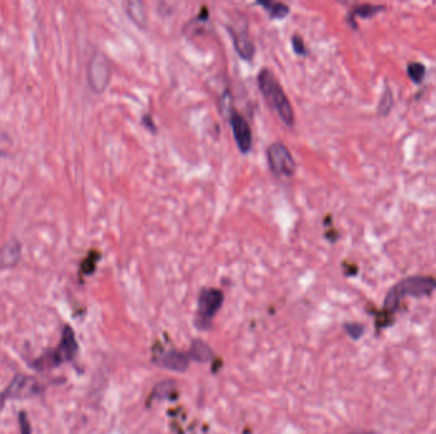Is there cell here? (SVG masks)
<instances>
[{
  "instance_id": "17",
  "label": "cell",
  "mask_w": 436,
  "mask_h": 434,
  "mask_svg": "<svg viewBox=\"0 0 436 434\" xmlns=\"http://www.w3.org/2000/svg\"><path fill=\"white\" fill-rule=\"evenodd\" d=\"M18 423L21 434H32L31 423L23 410L18 414Z\"/></svg>"
},
{
  "instance_id": "15",
  "label": "cell",
  "mask_w": 436,
  "mask_h": 434,
  "mask_svg": "<svg viewBox=\"0 0 436 434\" xmlns=\"http://www.w3.org/2000/svg\"><path fill=\"white\" fill-rule=\"evenodd\" d=\"M407 73H408V77L411 78L412 81L415 83H420V82H423L425 75H426V68H425L424 64H421V62H410L407 65Z\"/></svg>"
},
{
  "instance_id": "14",
  "label": "cell",
  "mask_w": 436,
  "mask_h": 434,
  "mask_svg": "<svg viewBox=\"0 0 436 434\" xmlns=\"http://www.w3.org/2000/svg\"><path fill=\"white\" fill-rule=\"evenodd\" d=\"M384 9L383 6H373V4H361V6H357L352 9V14L354 16H359L361 18H370L375 16L376 13L381 12Z\"/></svg>"
},
{
  "instance_id": "13",
  "label": "cell",
  "mask_w": 436,
  "mask_h": 434,
  "mask_svg": "<svg viewBox=\"0 0 436 434\" xmlns=\"http://www.w3.org/2000/svg\"><path fill=\"white\" fill-rule=\"evenodd\" d=\"M258 4H261L266 8V11L268 12L271 18L283 19L286 18L287 16L290 14V8L285 3L269 0V1H258Z\"/></svg>"
},
{
  "instance_id": "2",
  "label": "cell",
  "mask_w": 436,
  "mask_h": 434,
  "mask_svg": "<svg viewBox=\"0 0 436 434\" xmlns=\"http://www.w3.org/2000/svg\"><path fill=\"white\" fill-rule=\"evenodd\" d=\"M436 291V278L413 275L393 286L384 301V312L394 313L398 310L400 301L405 297H426Z\"/></svg>"
},
{
  "instance_id": "6",
  "label": "cell",
  "mask_w": 436,
  "mask_h": 434,
  "mask_svg": "<svg viewBox=\"0 0 436 434\" xmlns=\"http://www.w3.org/2000/svg\"><path fill=\"white\" fill-rule=\"evenodd\" d=\"M267 158L272 172L278 177H293L298 169L293 153L287 148L286 144L280 142L269 145L267 149Z\"/></svg>"
},
{
  "instance_id": "7",
  "label": "cell",
  "mask_w": 436,
  "mask_h": 434,
  "mask_svg": "<svg viewBox=\"0 0 436 434\" xmlns=\"http://www.w3.org/2000/svg\"><path fill=\"white\" fill-rule=\"evenodd\" d=\"M110 75L111 69L107 56L102 52H94L88 65V81L94 92L101 94L105 91L110 81Z\"/></svg>"
},
{
  "instance_id": "10",
  "label": "cell",
  "mask_w": 436,
  "mask_h": 434,
  "mask_svg": "<svg viewBox=\"0 0 436 434\" xmlns=\"http://www.w3.org/2000/svg\"><path fill=\"white\" fill-rule=\"evenodd\" d=\"M229 33L232 38V44L236 50L237 55L244 60H251L256 55V45L250 40L245 32L235 31L229 28Z\"/></svg>"
},
{
  "instance_id": "5",
  "label": "cell",
  "mask_w": 436,
  "mask_h": 434,
  "mask_svg": "<svg viewBox=\"0 0 436 434\" xmlns=\"http://www.w3.org/2000/svg\"><path fill=\"white\" fill-rule=\"evenodd\" d=\"M44 391L45 386L38 379L18 373L9 382V385L6 386V390L0 394V405L6 403V400H21L38 396Z\"/></svg>"
},
{
  "instance_id": "18",
  "label": "cell",
  "mask_w": 436,
  "mask_h": 434,
  "mask_svg": "<svg viewBox=\"0 0 436 434\" xmlns=\"http://www.w3.org/2000/svg\"><path fill=\"white\" fill-rule=\"evenodd\" d=\"M344 329L347 331V334H349L352 339H360L361 338L362 334H364V328H362L360 323H347L346 326H344Z\"/></svg>"
},
{
  "instance_id": "8",
  "label": "cell",
  "mask_w": 436,
  "mask_h": 434,
  "mask_svg": "<svg viewBox=\"0 0 436 434\" xmlns=\"http://www.w3.org/2000/svg\"><path fill=\"white\" fill-rule=\"evenodd\" d=\"M230 125L237 148L241 150V153H249L253 145V135L248 120L241 113L232 111L230 113Z\"/></svg>"
},
{
  "instance_id": "11",
  "label": "cell",
  "mask_w": 436,
  "mask_h": 434,
  "mask_svg": "<svg viewBox=\"0 0 436 434\" xmlns=\"http://www.w3.org/2000/svg\"><path fill=\"white\" fill-rule=\"evenodd\" d=\"M126 14L129 16V18L139 26V27H146L147 26V11L142 1H128L126 3Z\"/></svg>"
},
{
  "instance_id": "3",
  "label": "cell",
  "mask_w": 436,
  "mask_h": 434,
  "mask_svg": "<svg viewBox=\"0 0 436 434\" xmlns=\"http://www.w3.org/2000/svg\"><path fill=\"white\" fill-rule=\"evenodd\" d=\"M258 84L264 99H267L271 107L277 112L280 120L287 126H293L295 124L293 105L273 72L269 69H262V72L258 75Z\"/></svg>"
},
{
  "instance_id": "12",
  "label": "cell",
  "mask_w": 436,
  "mask_h": 434,
  "mask_svg": "<svg viewBox=\"0 0 436 434\" xmlns=\"http://www.w3.org/2000/svg\"><path fill=\"white\" fill-rule=\"evenodd\" d=\"M187 354H189L190 360H197V362H200V363L209 362L214 357L212 349L202 340L194 341L192 349H190V352Z\"/></svg>"
},
{
  "instance_id": "16",
  "label": "cell",
  "mask_w": 436,
  "mask_h": 434,
  "mask_svg": "<svg viewBox=\"0 0 436 434\" xmlns=\"http://www.w3.org/2000/svg\"><path fill=\"white\" fill-rule=\"evenodd\" d=\"M393 106V94L391 92V89H388L386 91L384 94H383V97H381V104H379V113L381 115H386L389 110H391V107Z\"/></svg>"
},
{
  "instance_id": "4",
  "label": "cell",
  "mask_w": 436,
  "mask_h": 434,
  "mask_svg": "<svg viewBox=\"0 0 436 434\" xmlns=\"http://www.w3.org/2000/svg\"><path fill=\"white\" fill-rule=\"evenodd\" d=\"M224 293L217 288H205L200 291L195 317L197 328L200 330H208L211 328L213 318L224 304Z\"/></svg>"
},
{
  "instance_id": "1",
  "label": "cell",
  "mask_w": 436,
  "mask_h": 434,
  "mask_svg": "<svg viewBox=\"0 0 436 434\" xmlns=\"http://www.w3.org/2000/svg\"><path fill=\"white\" fill-rule=\"evenodd\" d=\"M78 350H80V345L75 338V330L72 329L69 325H65L62 329V338H60L59 344L50 350L45 352L36 360H32L31 367L38 372L51 371L54 368H58L75 360Z\"/></svg>"
},
{
  "instance_id": "19",
  "label": "cell",
  "mask_w": 436,
  "mask_h": 434,
  "mask_svg": "<svg viewBox=\"0 0 436 434\" xmlns=\"http://www.w3.org/2000/svg\"><path fill=\"white\" fill-rule=\"evenodd\" d=\"M293 49H295V51H296L298 54H300V55H305L306 49L305 45H304V41H303V38H299V36H293Z\"/></svg>"
},
{
  "instance_id": "9",
  "label": "cell",
  "mask_w": 436,
  "mask_h": 434,
  "mask_svg": "<svg viewBox=\"0 0 436 434\" xmlns=\"http://www.w3.org/2000/svg\"><path fill=\"white\" fill-rule=\"evenodd\" d=\"M155 363L157 366L163 367L170 371L185 372L190 363V357L189 354L180 352V350L170 349L163 353L157 354Z\"/></svg>"
}]
</instances>
